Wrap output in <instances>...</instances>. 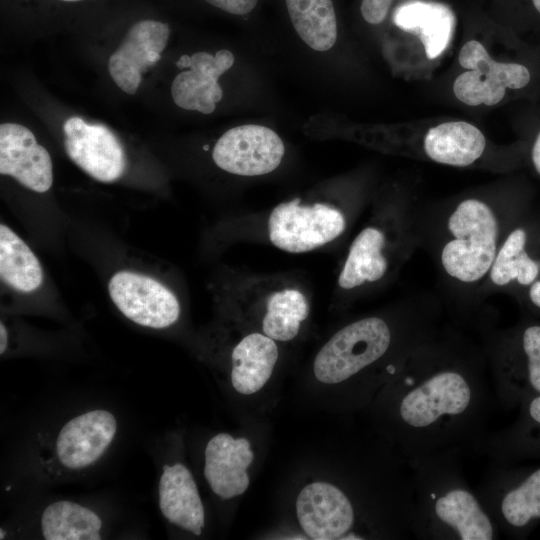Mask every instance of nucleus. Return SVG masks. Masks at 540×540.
I'll use <instances>...</instances> for the list:
<instances>
[{
  "label": "nucleus",
  "instance_id": "nucleus-1",
  "mask_svg": "<svg viewBox=\"0 0 540 540\" xmlns=\"http://www.w3.org/2000/svg\"><path fill=\"white\" fill-rule=\"evenodd\" d=\"M484 350L437 329L419 343L381 396L388 433L405 459L470 448L487 431L496 406Z\"/></svg>",
  "mask_w": 540,
  "mask_h": 540
},
{
  "label": "nucleus",
  "instance_id": "nucleus-2",
  "mask_svg": "<svg viewBox=\"0 0 540 540\" xmlns=\"http://www.w3.org/2000/svg\"><path fill=\"white\" fill-rule=\"evenodd\" d=\"M459 448L407 459L413 479L412 534L421 540H493L499 529L467 483Z\"/></svg>",
  "mask_w": 540,
  "mask_h": 540
},
{
  "label": "nucleus",
  "instance_id": "nucleus-3",
  "mask_svg": "<svg viewBox=\"0 0 540 540\" xmlns=\"http://www.w3.org/2000/svg\"><path fill=\"white\" fill-rule=\"evenodd\" d=\"M435 254L443 274L456 286L478 289L479 294L508 232L503 212L478 197L459 201L442 212Z\"/></svg>",
  "mask_w": 540,
  "mask_h": 540
},
{
  "label": "nucleus",
  "instance_id": "nucleus-4",
  "mask_svg": "<svg viewBox=\"0 0 540 540\" xmlns=\"http://www.w3.org/2000/svg\"><path fill=\"white\" fill-rule=\"evenodd\" d=\"M416 212L380 207L370 213L350 243L336 282L338 296L351 299L388 283L418 242Z\"/></svg>",
  "mask_w": 540,
  "mask_h": 540
},
{
  "label": "nucleus",
  "instance_id": "nucleus-5",
  "mask_svg": "<svg viewBox=\"0 0 540 540\" xmlns=\"http://www.w3.org/2000/svg\"><path fill=\"white\" fill-rule=\"evenodd\" d=\"M225 296L244 322L277 342L294 340L311 312L307 288L285 275L244 272L227 286Z\"/></svg>",
  "mask_w": 540,
  "mask_h": 540
},
{
  "label": "nucleus",
  "instance_id": "nucleus-6",
  "mask_svg": "<svg viewBox=\"0 0 540 540\" xmlns=\"http://www.w3.org/2000/svg\"><path fill=\"white\" fill-rule=\"evenodd\" d=\"M358 213L335 202L297 197L264 214L258 236L281 251L307 253L341 238Z\"/></svg>",
  "mask_w": 540,
  "mask_h": 540
},
{
  "label": "nucleus",
  "instance_id": "nucleus-7",
  "mask_svg": "<svg viewBox=\"0 0 540 540\" xmlns=\"http://www.w3.org/2000/svg\"><path fill=\"white\" fill-rule=\"evenodd\" d=\"M490 379L502 406H512L529 390L540 395V325H528L512 334L483 331Z\"/></svg>",
  "mask_w": 540,
  "mask_h": 540
},
{
  "label": "nucleus",
  "instance_id": "nucleus-8",
  "mask_svg": "<svg viewBox=\"0 0 540 540\" xmlns=\"http://www.w3.org/2000/svg\"><path fill=\"white\" fill-rule=\"evenodd\" d=\"M475 491L499 531L512 534L540 519V468L520 477L493 462Z\"/></svg>",
  "mask_w": 540,
  "mask_h": 540
},
{
  "label": "nucleus",
  "instance_id": "nucleus-9",
  "mask_svg": "<svg viewBox=\"0 0 540 540\" xmlns=\"http://www.w3.org/2000/svg\"><path fill=\"white\" fill-rule=\"evenodd\" d=\"M458 60L468 71L455 79L453 91L458 100L469 106L496 105L505 96L506 88L521 89L530 81L525 66L495 61L476 40L463 45Z\"/></svg>",
  "mask_w": 540,
  "mask_h": 540
},
{
  "label": "nucleus",
  "instance_id": "nucleus-10",
  "mask_svg": "<svg viewBox=\"0 0 540 540\" xmlns=\"http://www.w3.org/2000/svg\"><path fill=\"white\" fill-rule=\"evenodd\" d=\"M296 514L311 539H361L356 528L358 509L346 492L332 483L306 485L297 496Z\"/></svg>",
  "mask_w": 540,
  "mask_h": 540
},
{
  "label": "nucleus",
  "instance_id": "nucleus-11",
  "mask_svg": "<svg viewBox=\"0 0 540 540\" xmlns=\"http://www.w3.org/2000/svg\"><path fill=\"white\" fill-rule=\"evenodd\" d=\"M285 147L273 130L255 124L226 131L216 142L212 158L222 170L240 176H260L281 163Z\"/></svg>",
  "mask_w": 540,
  "mask_h": 540
},
{
  "label": "nucleus",
  "instance_id": "nucleus-12",
  "mask_svg": "<svg viewBox=\"0 0 540 540\" xmlns=\"http://www.w3.org/2000/svg\"><path fill=\"white\" fill-rule=\"evenodd\" d=\"M108 290L120 312L138 325L162 329L179 318L180 304L175 294L149 276L119 271L110 279Z\"/></svg>",
  "mask_w": 540,
  "mask_h": 540
},
{
  "label": "nucleus",
  "instance_id": "nucleus-13",
  "mask_svg": "<svg viewBox=\"0 0 540 540\" xmlns=\"http://www.w3.org/2000/svg\"><path fill=\"white\" fill-rule=\"evenodd\" d=\"M68 157L85 173L100 182L119 179L126 168V156L115 134L105 125L90 124L73 116L63 124Z\"/></svg>",
  "mask_w": 540,
  "mask_h": 540
},
{
  "label": "nucleus",
  "instance_id": "nucleus-14",
  "mask_svg": "<svg viewBox=\"0 0 540 540\" xmlns=\"http://www.w3.org/2000/svg\"><path fill=\"white\" fill-rule=\"evenodd\" d=\"M169 35V25L156 20H141L129 29L108 60L109 74L122 91L136 93L142 73L160 60Z\"/></svg>",
  "mask_w": 540,
  "mask_h": 540
},
{
  "label": "nucleus",
  "instance_id": "nucleus-15",
  "mask_svg": "<svg viewBox=\"0 0 540 540\" xmlns=\"http://www.w3.org/2000/svg\"><path fill=\"white\" fill-rule=\"evenodd\" d=\"M0 173L38 193L48 191L53 183L48 151L27 127L17 123L0 126Z\"/></svg>",
  "mask_w": 540,
  "mask_h": 540
},
{
  "label": "nucleus",
  "instance_id": "nucleus-16",
  "mask_svg": "<svg viewBox=\"0 0 540 540\" xmlns=\"http://www.w3.org/2000/svg\"><path fill=\"white\" fill-rule=\"evenodd\" d=\"M117 431L112 413L96 409L69 420L56 440V453L69 469H82L95 463L107 450Z\"/></svg>",
  "mask_w": 540,
  "mask_h": 540
},
{
  "label": "nucleus",
  "instance_id": "nucleus-17",
  "mask_svg": "<svg viewBox=\"0 0 540 540\" xmlns=\"http://www.w3.org/2000/svg\"><path fill=\"white\" fill-rule=\"evenodd\" d=\"M233 63V54L225 49L215 55L203 51L191 55L189 70L179 73L171 84L174 103L186 110L212 113L223 96L218 79Z\"/></svg>",
  "mask_w": 540,
  "mask_h": 540
},
{
  "label": "nucleus",
  "instance_id": "nucleus-18",
  "mask_svg": "<svg viewBox=\"0 0 540 540\" xmlns=\"http://www.w3.org/2000/svg\"><path fill=\"white\" fill-rule=\"evenodd\" d=\"M254 459L246 438L228 433L212 437L205 448L204 476L212 491L222 499L243 494L249 486L247 468Z\"/></svg>",
  "mask_w": 540,
  "mask_h": 540
},
{
  "label": "nucleus",
  "instance_id": "nucleus-19",
  "mask_svg": "<svg viewBox=\"0 0 540 540\" xmlns=\"http://www.w3.org/2000/svg\"><path fill=\"white\" fill-rule=\"evenodd\" d=\"M158 493L160 510L169 522L201 535L205 526L204 507L194 478L185 465L163 467Z\"/></svg>",
  "mask_w": 540,
  "mask_h": 540
},
{
  "label": "nucleus",
  "instance_id": "nucleus-20",
  "mask_svg": "<svg viewBox=\"0 0 540 540\" xmlns=\"http://www.w3.org/2000/svg\"><path fill=\"white\" fill-rule=\"evenodd\" d=\"M279 358L277 341L258 331L245 333L231 351V383L240 394L258 392L270 379Z\"/></svg>",
  "mask_w": 540,
  "mask_h": 540
},
{
  "label": "nucleus",
  "instance_id": "nucleus-21",
  "mask_svg": "<svg viewBox=\"0 0 540 540\" xmlns=\"http://www.w3.org/2000/svg\"><path fill=\"white\" fill-rule=\"evenodd\" d=\"M393 20L400 29L419 37L428 59L437 58L448 47L455 25L449 7L420 0L399 6Z\"/></svg>",
  "mask_w": 540,
  "mask_h": 540
},
{
  "label": "nucleus",
  "instance_id": "nucleus-22",
  "mask_svg": "<svg viewBox=\"0 0 540 540\" xmlns=\"http://www.w3.org/2000/svg\"><path fill=\"white\" fill-rule=\"evenodd\" d=\"M486 149V138L474 125L453 121L432 127L423 140L426 156L434 162L466 167L481 158Z\"/></svg>",
  "mask_w": 540,
  "mask_h": 540
},
{
  "label": "nucleus",
  "instance_id": "nucleus-23",
  "mask_svg": "<svg viewBox=\"0 0 540 540\" xmlns=\"http://www.w3.org/2000/svg\"><path fill=\"white\" fill-rule=\"evenodd\" d=\"M527 239L524 228L517 227L508 232L498 249L480 294L503 289L514 282L528 287L538 278L540 264L527 252Z\"/></svg>",
  "mask_w": 540,
  "mask_h": 540
},
{
  "label": "nucleus",
  "instance_id": "nucleus-24",
  "mask_svg": "<svg viewBox=\"0 0 540 540\" xmlns=\"http://www.w3.org/2000/svg\"><path fill=\"white\" fill-rule=\"evenodd\" d=\"M291 23L313 50L327 51L337 39V19L332 0H285Z\"/></svg>",
  "mask_w": 540,
  "mask_h": 540
},
{
  "label": "nucleus",
  "instance_id": "nucleus-25",
  "mask_svg": "<svg viewBox=\"0 0 540 540\" xmlns=\"http://www.w3.org/2000/svg\"><path fill=\"white\" fill-rule=\"evenodd\" d=\"M0 276L9 287L32 292L43 281V270L28 245L8 226L0 225Z\"/></svg>",
  "mask_w": 540,
  "mask_h": 540
},
{
  "label": "nucleus",
  "instance_id": "nucleus-26",
  "mask_svg": "<svg viewBox=\"0 0 540 540\" xmlns=\"http://www.w3.org/2000/svg\"><path fill=\"white\" fill-rule=\"evenodd\" d=\"M102 521L87 507L70 501L48 505L41 517L46 540H99Z\"/></svg>",
  "mask_w": 540,
  "mask_h": 540
},
{
  "label": "nucleus",
  "instance_id": "nucleus-27",
  "mask_svg": "<svg viewBox=\"0 0 540 540\" xmlns=\"http://www.w3.org/2000/svg\"><path fill=\"white\" fill-rule=\"evenodd\" d=\"M393 0H362L361 14L370 24H379L384 21ZM415 1V0H411Z\"/></svg>",
  "mask_w": 540,
  "mask_h": 540
},
{
  "label": "nucleus",
  "instance_id": "nucleus-28",
  "mask_svg": "<svg viewBox=\"0 0 540 540\" xmlns=\"http://www.w3.org/2000/svg\"><path fill=\"white\" fill-rule=\"evenodd\" d=\"M212 6L233 15H246L257 5L258 0H205Z\"/></svg>",
  "mask_w": 540,
  "mask_h": 540
},
{
  "label": "nucleus",
  "instance_id": "nucleus-29",
  "mask_svg": "<svg viewBox=\"0 0 540 540\" xmlns=\"http://www.w3.org/2000/svg\"><path fill=\"white\" fill-rule=\"evenodd\" d=\"M527 400L523 424L540 429V395Z\"/></svg>",
  "mask_w": 540,
  "mask_h": 540
},
{
  "label": "nucleus",
  "instance_id": "nucleus-30",
  "mask_svg": "<svg viewBox=\"0 0 540 540\" xmlns=\"http://www.w3.org/2000/svg\"><path fill=\"white\" fill-rule=\"evenodd\" d=\"M529 299L533 305L540 308V279H536L529 286Z\"/></svg>",
  "mask_w": 540,
  "mask_h": 540
},
{
  "label": "nucleus",
  "instance_id": "nucleus-31",
  "mask_svg": "<svg viewBox=\"0 0 540 540\" xmlns=\"http://www.w3.org/2000/svg\"><path fill=\"white\" fill-rule=\"evenodd\" d=\"M532 162L536 171L540 174V133L538 134L532 148Z\"/></svg>",
  "mask_w": 540,
  "mask_h": 540
},
{
  "label": "nucleus",
  "instance_id": "nucleus-32",
  "mask_svg": "<svg viewBox=\"0 0 540 540\" xmlns=\"http://www.w3.org/2000/svg\"><path fill=\"white\" fill-rule=\"evenodd\" d=\"M8 345V333L3 323L0 324V354H3Z\"/></svg>",
  "mask_w": 540,
  "mask_h": 540
},
{
  "label": "nucleus",
  "instance_id": "nucleus-33",
  "mask_svg": "<svg viewBox=\"0 0 540 540\" xmlns=\"http://www.w3.org/2000/svg\"><path fill=\"white\" fill-rule=\"evenodd\" d=\"M190 65V56L182 55L179 60L176 62L178 68H188Z\"/></svg>",
  "mask_w": 540,
  "mask_h": 540
},
{
  "label": "nucleus",
  "instance_id": "nucleus-34",
  "mask_svg": "<svg viewBox=\"0 0 540 540\" xmlns=\"http://www.w3.org/2000/svg\"><path fill=\"white\" fill-rule=\"evenodd\" d=\"M533 6L540 13V0H532Z\"/></svg>",
  "mask_w": 540,
  "mask_h": 540
},
{
  "label": "nucleus",
  "instance_id": "nucleus-35",
  "mask_svg": "<svg viewBox=\"0 0 540 540\" xmlns=\"http://www.w3.org/2000/svg\"><path fill=\"white\" fill-rule=\"evenodd\" d=\"M5 537V532H3V529H0V539H3Z\"/></svg>",
  "mask_w": 540,
  "mask_h": 540
},
{
  "label": "nucleus",
  "instance_id": "nucleus-36",
  "mask_svg": "<svg viewBox=\"0 0 540 540\" xmlns=\"http://www.w3.org/2000/svg\"><path fill=\"white\" fill-rule=\"evenodd\" d=\"M62 1H67V2H76V1H81V0H62Z\"/></svg>",
  "mask_w": 540,
  "mask_h": 540
}]
</instances>
